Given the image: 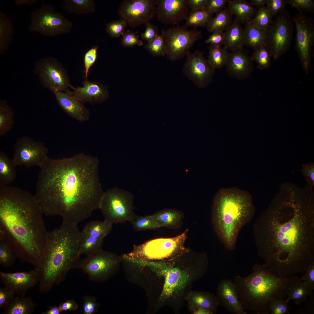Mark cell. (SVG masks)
<instances>
[{
	"label": "cell",
	"mask_w": 314,
	"mask_h": 314,
	"mask_svg": "<svg viewBox=\"0 0 314 314\" xmlns=\"http://www.w3.org/2000/svg\"><path fill=\"white\" fill-rule=\"evenodd\" d=\"M113 225L112 223L105 220L102 221H92L85 225L81 231V234L83 235L104 239L111 231Z\"/></svg>",
	"instance_id": "cell-32"
},
{
	"label": "cell",
	"mask_w": 314,
	"mask_h": 314,
	"mask_svg": "<svg viewBox=\"0 0 314 314\" xmlns=\"http://www.w3.org/2000/svg\"><path fill=\"white\" fill-rule=\"evenodd\" d=\"M14 114L10 107L5 100L0 101V137L4 136L13 128Z\"/></svg>",
	"instance_id": "cell-37"
},
{
	"label": "cell",
	"mask_w": 314,
	"mask_h": 314,
	"mask_svg": "<svg viewBox=\"0 0 314 314\" xmlns=\"http://www.w3.org/2000/svg\"><path fill=\"white\" fill-rule=\"evenodd\" d=\"M62 312L59 306L55 305L49 306L48 309L42 313V314H60Z\"/></svg>",
	"instance_id": "cell-62"
},
{
	"label": "cell",
	"mask_w": 314,
	"mask_h": 314,
	"mask_svg": "<svg viewBox=\"0 0 314 314\" xmlns=\"http://www.w3.org/2000/svg\"><path fill=\"white\" fill-rule=\"evenodd\" d=\"M63 2L65 9L69 14H82L95 11L94 0H65Z\"/></svg>",
	"instance_id": "cell-36"
},
{
	"label": "cell",
	"mask_w": 314,
	"mask_h": 314,
	"mask_svg": "<svg viewBox=\"0 0 314 314\" xmlns=\"http://www.w3.org/2000/svg\"><path fill=\"white\" fill-rule=\"evenodd\" d=\"M144 48L153 56H166V49L164 39L161 35L149 42Z\"/></svg>",
	"instance_id": "cell-44"
},
{
	"label": "cell",
	"mask_w": 314,
	"mask_h": 314,
	"mask_svg": "<svg viewBox=\"0 0 314 314\" xmlns=\"http://www.w3.org/2000/svg\"><path fill=\"white\" fill-rule=\"evenodd\" d=\"M181 254L165 260L146 263L164 278L159 299L163 301H175L183 297L193 281L201 278L207 270L208 261L193 267L179 263L178 259Z\"/></svg>",
	"instance_id": "cell-7"
},
{
	"label": "cell",
	"mask_w": 314,
	"mask_h": 314,
	"mask_svg": "<svg viewBox=\"0 0 314 314\" xmlns=\"http://www.w3.org/2000/svg\"><path fill=\"white\" fill-rule=\"evenodd\" d=\"M189 9L187 0H157L156 16L162 23L178 25L185 19Z\"/></svg>",
	"instance_id": "cell-19"
},
{
	"label": "cell",
	"mask_w": 314,
	"mask_h": 314,
	"mask_svg": "<svg viewBox=\"0 0 314 314\" xmlns=\"http://www.w3.org/2000/svg\"><path fill=\"white\" fill-rule=\"evenodd\" d=\"M213 15L204 9L190 10L186 18L185 25L187 27H207L213 18Z\"/></svg>",
	"instance_id": "cell-39"
},
{
	"label": "cell",
	"mask_w": 314,
	"mask_h": 314,
	"mask_svg": "<svg viewBox=\"0 0 314 314\" xmlns=\"http://www.w3.org/2000/svg\"><path fill=\"white\" fill-rule=\"evenodd\" d=\"M83 85L82 87L76 88L73 86L72 89L75 96L84 103L100 104L109 97L108 87L101 83L85 79Z\"/></svg>",
	"instance_id": "cell-24"
},
{
	"label": "cell",
	"mask_w": 314,
	"mask_h": 314,
	"mask_svg": "<svg viewBox=\"0 0 314 314\" xmlns=\"http://www.w3.org/2000/svg\"><path fill=\"white\" fill-rule=\"evenodd\" d=\"M153 218L161 227H172L180 224L182 218L181 213L179 211L167 209L158 211L152 215Z\"/></svg>",
	"instance_id": "cell-33"
},
{
	"label": "cell",
	"mask_w": 314,
	"mask_h": 314,
	"mask_svg": "<svg viewBox=\"0 0 314 314\" xmlns=\"http://www.w3.org/2000/svg\"><path fill=\"white\" fill-rule=\"evenodd\" d=\"M251 57L253 61L256 63L258 68L263 70L267 69L270 67L272 57L270 50L265 45L254 49Z\"/></svg>",
	"instance_id": "cell-41"
},
{
	"label": "cell",
	"mask_w": 314,
	"mask_h": 314,
	"mask_svg": "<svg viewBox=\"0 0 314 314\" xmlns=\"http://www.w3.org/2000/svg\"><path fill=\"white\" fill-rule=\"evenodd\" d=\"M267 0H251L250 3L256 6L258 9L265 7Z\"/></svg>",
	"instance_id": "cell-64"
},
{
	"label": "cell",
	"mask_w": 314,
	"mask_h": 314,
	"mask_svg": "<svg viewBox=\"0 0 314 314\" xmlns=\"http://www.w3.org/2000/svg\"><path fill=\"white\" fill-rule=\"evenodd\" d=\"M38 1V0H15L14 3L17 6H30L34 4Z\"/></svg>",
	"instance_id": "cell-63"
},
{
	"label": "cell",
	"mask_w": 314,
	"mask_h": 314,
	"mask_svg": "<svg viewBox=\"0 0 314 314\" xmlns=\"http://www.w3.org/2000/svg\"><path fill=\"white\" fill-rule=\"evenodd\" d=\"M287 4L297 10L299 13L313 12L314 1L313 0H287Z\"/></svg>",
	"instance_id": "cell-48"
},
{
	"label": "cell",
	"mask_w": 314,
	"mask_h": 314,
	"mask_svg": "<svg viewBox=\"0 0 314 314\" xmlns=\"http://www.w3.org/2000/svg\"><path fill=\"white\" fill-rule=\"evenodd\" d=\"M54 93L58 104L68 115L80 122L89 120V109L85 106L84 103L75 96L73 91L68 90Z\"/></svg>",
	"instance_id": "cell-22"
},
{
	"label": "cell",
	"mask_w": 314,
	"mask_h": 314,
	"mask_svg": "<svg viewBox=\"0 0 314 314\" xmlns=\"http://www.w3.org/2000/svg\"><path fill=\"white\" fill-rule=\"evenodd\" d=\"M77 225L63 221L59 227L48 232L42 256L34 265L39 274L40 292L50 291L71 270L79 269L81 233Z\"/></svg>",
	"instance_id": "cell-4"
},
{
	"label": "cell",
	"mask_w": 314,
	"mask_h": 314,
	"mask_svg": "<svg viewBox=\"0 0 314 314\" xmlns=\"http://www.w3.org/2000/svg\"><path fill=\"white\" fill-rule=\"evenodd\" d=\"M157 0H125L121 3L118 14L131 27L149 22L156 16Z\"/></svg>",
	"instance_id": "cell-16"
},
{
	"label": "cell",
	"mask_w": 314,
	"mask_h": 314,
	"mask_svg": "<svg viewBox=\"0 0 314 314\" xmlns=\"http://www.w3.org/2000/svg\"><path fill=\"white\" fill-rule=\"evenodd\" d=\"M292 19L296 30L295 48L302 67L307 74L311 65L314 45V21L301 13Z\"/></svg>",
	"instance_id": "cell-14"
},
{
	"label": "cell",
	"mask_w": 314,
	"mask_h": 314,
	"mask_svg": "<svg viewBox=\"0 0 314 314\" xmlns=\"http://www.w3.org/2000/svg\"><path fill=\"white\" fill-rule=\"evenodd\" d=\"M118 259L114 254L102 250L81 260L79 269L94 281H99L117 265Z\"/></svg>",
	"instance_id": "cell-18"
},
{
	"label": "cell",
	"mask_w": 314,
	"mask_h": 314,
	"mask_svg": "<svg viewBox=\"0 0 314 314\" xmlns=\"http://www.w3.org/2000/svg\"><path fill=\"white\" fill-rule=\"evenodd\" d=\"M243 28L244 45L254 50L260 46L266 45L267 30L256 27L250 21L245 24Z\"/></svg>",
	"instance_id": "cell-27"
},
{
	"label": "cell",
	"mask_w": 314,
	"mask_h": 314,
	"mask_svg": "<svg viewBox=\"0 0 314 314\" xmlns=\"http://www.w3.org/2000/svg\"><path fill=\"white\" fill-rule=\"evenodd\" d=\"M127 24L125 21L121 18L113 20L106 24V33L112 38L119 37L125 33Z\"/></svg>",
	"instance_id": "cell-46"
},
{
	"label": "cell",
	"mask_w": 314,
	"mask_h": 314,
	"mask_svg": "<svg viewBox=\"0 0 314 314\" xmlns=\"http://www.w3.org/2000/svg\"><path fill=\"white\" fill-rule=\"evenodd\" d=\"M259 256L276 275L303 274L314 263V192L282 183L253 226Z\"/></svg>",
	"instance_id": "cell-1"
},
{
	"label": "cell",
	"mask_w": 314,
	"mask_h": 314,
	"mask_svg": "<svg viewBox=\"0 0 314 314\" xmlns=\"http://www.w3.org/2000/svg\"><path fill=\"white\" fill-rule=\"evenodd\" d=\"M189 308L191 312L194 314H213L209 311L202 308L192 303L188 302Z\"/></svg>",
	"instance_id": "cell-61"
},
{
	"label": "cell",
	"mask_w": 314,
	"mask_h": 314,
	"mask_svg": "<svg viewBox=\"0 0 314 314\" xmlns=\"http://www.w3.org/2000/svg\"><path fill=\"white\" fill-rule=\"evenodd\" d=\"M255 213L251 195L234 188L220 190L214 198L212 222L215 232L227 249L236 248L239 233Z\"/></svg>",
	"instance_id": "cell-6"
},
{
	"label": "cell",
	"mask_w": 314,
	"mask_h": 314,
	"mask_svg": "<svg viewBox=\"0 0 314 314\" xmlns=\"http://www.w3.org/2000/svg\"><path fill=\"white\" fill-rule=\"evenodd\" d=\"M293 24L290 13L285 10L276 16L267 30L266 45L274 60L278 59L289 49L293 38Z\"/></svg>",
	"instance_id": "cell-12"
},
{
	"label": "cell",
	"mask_w": 314,
	"mask_h": 314,
	"mask_svg": "<svg viewBox=\"0 0 314 314\" xmlns=\"http://www.w3.org/2000/svg\"><path fill=\"white\" fill-rule=\"evenodd\" d=\"M16 166L12 159L3 152L0 151V186L13 182L16 176Z\"/></svg>",
	"instance_id": "cell-31"
},
{
	"label": "cell",
	"mask_w": 314,
	"mask_h": 314,
	"mask_svg": "<svg viewBox=\"0 0 314 314\" xmlns=\"http://www.w3.org/2000/svg\"><path fill=\"white\" fill-rule=\"evenodd\" d=\"M59 306L62 312L67 311H76L79 307L76 301L72 299H68L60 303Z\"/></svg>",
	"instance_id": "cell-59"
},
{
	"label": "cell",
	"mask_w": 314,
	"mask_h": 314,
	"mask_svg": "<svg viewBox=\"0 0 314 314\" xmlns=\"http://www.w3.org/2000/svg\"><path fill=\"white\" fill-rule=\"evenodd\" d=\"M301 278L303 282L313 290L314 289V263L303 274Z\"/></svg>",
	"instance_id": "cell-58"
},
{
	"label": "cell",
	"mask_w": 314,
	"mask_h": 314,
	"mask_svg": "<svg viewBox=\"0 0 314 314\" xmlns=\"http://www.w3.org/2000/svg\"><path fill=\"white\" fill-rule=\"evenodd\" d=\"M208 0H187L188 6L190 10L204 9Z\"/></svg>",
	"instance_id": "cell-60"
},
{
	"label": "cell",
	"mask_w": 314,
	"mask_h": 314,
	"mask_svg": "<svg viewBox=\"0 0 314 314\" xmlns=\"http://www.w3.org/2000/svg\"><path fill=\"white\" fill-rule=\"evenodd\" d=\"M224 35L223 31H216L212 33V34L205 41L206 44H210L213 46L221 47L224 44Z\"/></svg>",
	"instance_id": "cell-57"
},
{
	"label": "cell",
	"mask_w": 314,
	"mask_h": 314,
	"mask_svg": "<svg viewBox=\"0 0 314 314\" xmlns=\"http://www.w3.org/2000/svg\"><path fill=\"white\" fill-rule=\"evenodd\" d=\"M161 35L165 43L166 56L171 61L186 56L195 43L202 38L201 31L189 30L185 25L162 30Z\"/></svg>",
	"instance_id": "cell-11"
},
{
	"label": "cell",
	"mask_w": 314,
	"mask_h": 314,
	"mask_svg": "<svg viewBox=\"0 0 314 314\" xmlns=\"http://www.w3.org/2000/svg\"><path fill=\"white\" fill-rule=\"evenodd\" d=\"M227 7L240 24L250 21L257 10L250 3L244 0H229Z\"/></svg>",
	"instance_id": "cell-26"
},
{
	"label": "cell",
	"mask_w": 314,
	"mask_h": 314,
	"mask_svg": "<svg viewBox=\"0 0 314 314\" xmlns=\"http://www.w3.org/2000/svg\"><path fill=\"white\" fill-rule=\"evenodd\" d=\"M130 222L134 229L137 231L156 229L161 227L153 218L152 215L142 216L135 215Z\"/></svg>",
	"instance_id": "cell-42"
},
{
	"label": "cell",
	"mask_w": 314,
	"mask_h": 314,
	"mask_svg": "<svg viewBox=\"0 0 314 314\" xmlns=\"http://www.w3.org/2000/svg\"><path fill=\"white\" fill-rule=\"evenodd\" d=\"M306 284L302 280L294 283L289 288L288 291L287 300H293L297 305L306 301L309 297L313 294V290Z\"/></svg>",
	"instance_id": "cell-35"
},
{
	"label": "cell",
	"mask_w": 314,
	"mask_h": 314,
	"mask_svg": "<svg viewBox=\"0 0 314 314\" xmlns=\"http://www.w3.org/2000/svg\"><path fill=\"white\" fill-rule=\"evenodd\" d=\"M186 234V231L174 237L156 238L135 245L128 255L132 258L143 261L170 258L188 251L184 246Z\"/></svg>",
	"instance_id": "cell-8"
},
{
	"label": "cell",
	"mask_w": 314,
	"mask_h": 314,
	"mask_svg": "<svg viewBox=\"0 0 314 314\" xmlns=\"http://www.w3.org/2000/svg\"><path fill=\"white\" fill-rule=\"evenodd\" d=\"M72 26V22L52 6L44 4L31 13L28 29L30 32L53 37L69 33Z\"/></svg>",
	"instance_id": "cell-10"
},
{
	"label": "cell",
	"mask_w": 314,
	"mask_h": 314,
	"mask_svg": "<svg viewBox=\"0 0 314 314\" xmlns=\"http://www.w3.org/2000/svg\"><path fill=\"white\" fill-rule=\"evenodd\" d=\"M104 239L83 235L81 234L79 248L80 255L83 254L87 256L102 250Z\"/></svg>",
	"instance_id": "cell-40"
},
{
	"label": "cell",
	"mask_w": 314,
	"mask_h": 314,
	"mask_svg": "<svg viewBox=\"0 0 314 314\" xmlns=\"http://www.w3.org/2000/svg\"><path fill=\"white\" fill-rule=\"evenodd\" d=\"M208 60L215 69H220L225 65L229 53L225 48L210 44L208 47Z\"/></svg>",
	"instance_id": "cell-38"
},
{
	"label": "cell",
	"mask_w": 314,
	"mask_h": 314,
	"mask_svg": "<svg viewBox=\"0 0 314 314\" xmlns=\"http://www.w3.org/2000/svg\"><path fill=\"white\" fill-rule=\"evenodd\" d=\"M14 33L12 23L7 15L0 11V54L4 53L11 44Z\"/></svg>",
	"instance_id": "cell-30"
},
{
	"label": "cell",
	"mask_w": 314,
	"mask_h": 314,
	"mask_svg": "<svg viewBox=\"0 0 314 314\" xmlns=\"http://www.w3.org/2000/svg\"><path fill=\"white\" fill-rule=\"evenodd\" d=\"M145 25V31L141 33L140 36L142 40L149 42L155 39L159 35L158 28L149 22L147 23Z\"/></svg>",
	"instance_id": "cell-55"
},
{
	"label": "cell",
	"mask_w": 314,
	"mask_h": 314,
	"mask_svg": "<svg viewBox=\"0 0 314 314\" xmlns=\"http://www.w3.org/2000/svg\"><path fill=\"white\" fill-rule=\"evenodd\" d=\"M48 149L43 142L24 136L15 144L12 160L16 166L40 167L48 156Z\"/></svg>",
	"instance_id": "cell-15"
},
{
	"label": "cell",
	"mask_w": 314,
	"mask_h": 314,
	"mask_svg": "<svg viewBox=\"0 0 314 314\" xmlns=\"http://www.w3.org/2000/svg\"><path fill=\"white\" fill-rule=\"evenodd\" d=\"M288 301L284 299L276 300L272 301L270 305L271 314H289L290 308L288 305Z\"/></svg>",
	"instance_id": "cell-52"
},
{
	"label": "cell",
	"mask_w": 314,
	"mask_h": 314,
	"mask_svg": "<svg viewBox=\"0 0 314 314\" xmlns=\"http://www.w3.org/2000/svg\"><path fill=\"white\" fill-rule=\"evenodd\" d=\"M185 299L188 302L208 310L213 314L217 313L219 304L216 296L208 292H195L188 294Z\"/></svg>",
	"instance_id": "cell-28"
},
{
	"label": "cell",
	"mask_w": 314,
	"mask_h": 314,
	"mask_svg": "<svg viewBox=\"0 0 314 314\" xmlns=\"http://www.w3.org/2000/svg\"><path fill=\"white\" fill-rule=\"evenodd\" d=\"M122 36L121 44L123 47H131L136 45L141 46L143 44V42L139 38V35L129 30H127Z\"/></svg>",
	"instance_id": "cell-50"
},
{
	"label": "cell",
	"mask_w": 314,
	"mask_h": 314,
	"mask_svg": "<svg viewBox=\"0 0 314 314\" xmlns=\"http://www.w3.org/2000/svg\"><path fill=\"white\" fill-rule=\"evenodd\" d=\"M232 15L227 7H225L213 17L207 27L208 31L211 33L218 31H224L233 22Z\"/></svg>",
	"instance_id": "cell-34"
},
{
	"label": "cell",
	"mask_w": 314,
	"mask_h": 314,
	"mask_svg": "<svg viewBox=\"0 0 314 314\" xmlns=\"http://www.w3.org/2000/svg\"><path fill=\"white\" fill-rule=\"evenodd\" d=\"M34 195L19 188L0 186V241L17 258L36 265L42 254L48 232Z\"/></svg>",
	"instance_id": "cell-3"
},
{
	"label": "cell",
	"mask_w": 314,
	"mask_h": 314,
	"mask_svg": "<svg viewBox=\"0 0 314 314\" xmlns=\"http://www.w3.org/2000/svg\"><path fill=\"white\" fill-rule=\"evenodd\" d=\"M224 47L232 51L243 47L244 45V28L235 19L224 32Z\"/></svg>",
	"instance_id": "cell-25"
},
{
	"label": "cell",
	"mask_w": 314,
	"mask_h": 314,
	"mask_svg": "<svg viewBox=\"0 0 314 314\" xmlns=\"http://www.w3.org/2000/svg\"><path fill=\"white\" fill-rule=\"evenodd\" d=\"M17 258L11 249L6 244L0 241V264L6 267L12 266Z\"/></svg>",
	"instance_id": "cell-45"
},
{
	"label": "cell",
	"mask_w": 314,
	"mask_h": 314,
	"mask_svg": "<svg viewBox=\"0 0 314 314\" xmlns=\"http://www.w3.org/2000/svg\"><path fill=\"white\" fill-rule=\"evenodd\" d=\"M98 48L97 46L93 47L89 49L84 54L83 62L85 79H88L90 69L97 60Z\"/></svg>",
	"instance_id": "cell-47"
},
{
	"label": "cell",
	"mask_w": 314,
	"mask_h": 314,
	"mask_svg": "<svg viewBox=\"0 0 314 314\" xmlns=\"http://www.w3.org/2000/svg\"><path fill=\"white\" fill-rule=\"evenodd\" d=\"M247 276H236L234 280L238 299L243 309L257 314H269L273 301L284 299L290 287L302 280L297 275L279 276L264 264H256Z\"/></svg>",
	"instance_id": "cell-5"
},
{
	"label": "cell",
	"mask_w": 314,
	"mask_h": 314,
	"mask_svg": "<svg viewBox=\"0 0 314 314\" xmlns=\"http://www.w3.org/2000/svg\"><path fill=\"white\" fill-rule=\"evenodd\" d=\"M133 199L129 192L114 187L104 192L99 209L104 220L113 224L130 222L135 215L133 211Z\"/></svg>",
	"instance_id": "cell-9"
},
{
	"label": "cell",
	"mask_w": 314,
	"mask_h": 314,
	"mask_svg": "<svg viewBox=\"0 0 314 314\" xmlns=\"http://www.w3.org/2000/svg\"><path fill=\"white\" fill-rule=\"evenodd\" d=\"M215 71L202 52L197 50L186 55L183 72L198 88H203L209 85L212 81Z\"/></svg>",
	"instance_id": "cell-17"
},
{
	"label": "cell",
	"mask_w": 314,
	"mask_h": 314,
	"mask_svg": "<svg viewBox=\"0 0 314 314\" xmlns=\"http://www.w3.org/2000/svg\"><path fill=\"white\" fill-rule=\"evenodd\" d=\"M96 156L80 153L69 158L48 156L41 166L34 195L42 213L78 224L99 209L104 192Z\"/></svg>",
	"instance_id": "cell-2"
},
{
	"label": "cell",
	"mask_w": 314,
	"mask_h": 314,
	"mask_svg": "<svg viewBox=\"0 0 314 314\" xmlns=\"http://www.w3.org/2000/svg\"><path fill=\"white\" fill-rule=\"evenodd\" d=\"M273 20L266 6L258 9L253 18L250 21L256 27L267 30Z\"/></svg>",
	"instance_id": "cell-43"
},
{
	"label": "cell",
	"mask_w": 314,
	"mask_h": 314,
	"mask_svg": "<svg viewBox=\"0 0 314 314\" xmlns=\"http://www.w3.org/2000/svg\"><path fill=\"white\" fill-rule=\"evenodd\" d=\"M82 299L83 301V313L95 314L99 306L96 298L89 295H86L83 297Z\"/></svg>",
	"instance_id": "cell-51"
},
{
	"label": "cell",
	"mask_w": 314,
	"mask_h": 314,
	"mask_svg": "<svg viewBox=\"0 0 314 314\" xmlns=\"http://www.w3.org/2000/svg\"><path fill=\"white\" fill-rule=\"evenodd\" d=\"M36 304L29 297H15L9 305L4 309L3 314H31Z\"/></svg>",
	"instance_id": "cell-29"
},
{
	"label": "cell",
	"mask_w": 314,
	"mask_h": 314,
	"mask_svg": "<svg viewBox=\"0 0 314 314\" xmlns=\"http://www.w3.org/2000/svg\"><path fill=\"white\" fill-rule=\"evenodd\" d=\"M225 66L230 76L240 80L248 78L254 70L253 61L248 51L243 47L229 53Z\"/></svg>",
	"instance_id": "cell-21"
},
{
	"label": "cell",
	"mask_w": 314,
	"mask_h": 314,
	"mask_svg": "<svg viewBox=\"0 0 314 314\" xmlns=\"http://www.w3.org/2000/svg\"><path fill=\"white\" fill-rule=\"evenodd\" d=\"M216 297L220 305L233 314H247L242 308L237 295L234 282L228 279L221 280L216 289Z\"/></svg>",
	"instance_id": "cell-23"
},
{
	"label": "cell",
	"mask_w": 314,
	"mask_h": 314,
	"mask_svg": "<svg viewBox=\"0 0 314 314\" xmlns=\"http://www.w3.org/2000/svg\"><path fill=\"white\" fill-rule=\"evenodd\" d=\"M229 0H208L204 10L213 15L216 14L225 7Z\"/></svg>",
	"instance_id": "cell-53"
},
{
	"label": "cell",
	"mask_w": 314,
	"mask_h": 314,
	"mask_svg": "<svg viewBox=\"0 0 314 314\" xmlns=\"http://www.w3.org/2000/svg\"><path fill=\"white\" fill-rule=\"evenodd\" d=\"M305 178L307 184L312 187L314 185V163H311L303 165L300 170Z\"/></svg>",
	"instance_id": "cell-56"
},
{
	"label": "cell",
	"mask_w": 314,
	"mask_h": 314,
	"mask_svg": "<svg viewBox=\"0 0 314 314\" xmlns=\"http://www.w3.org/2000/svg\"><path fill=\"white\" fill-rule=\"evenodd\" d=\"M0 278L4 285L12 290L15 295L25 296L27 291L39 282L38 272L35 268L26 272L12 273L0 272Z\"/></svg>",
	"instance_id": "cell-20"
},
{
	"label": "cell",
	"mask_w": 314,
	"mask_h": 314,
	"mask_svg": "<svg viewBox=\"0 0 314 314\" xmlns=\"http://www.w3.org/2000/svg\"><path fill=\"white\" fill-rule=\"evenodd\" d=\"M287 0H267L266 6L272 18L285 10Z\"/></svg>",
	"instance_id": "cell-49"
},
{
	"label": "cell",
	"mask_w": 314,
	"mask_h": 314,
	"mask_svg": "<svg viewBox=\"0 0 314 314\" xmlns=\"http://www.w3.org/2000/svg\"><path fill=\"white\" fill-rule=\"evenodd\" d=\"M14 292L4 286L0 288V308L4 309L10 304L15 297Z\"/></svg>",
	"instance_id": "cell-54"
},
{
	"label": "cell",
	"mask_w": 314,
	"mask_h": 314,
	"mask_svg": "<svg viewBox=\"0 0 314 314\" xmlns=\"http://www.w3.org/2000/svg\"><path fill=\"white\" fill-rule=\"evenodd\" d=\"M34 71L43 86L53 93L65 91L73 87L67 70L56 58L48 56L38 60Z\"/></svg>",
	"instance_id": "cell-13"
}]
</instances>
